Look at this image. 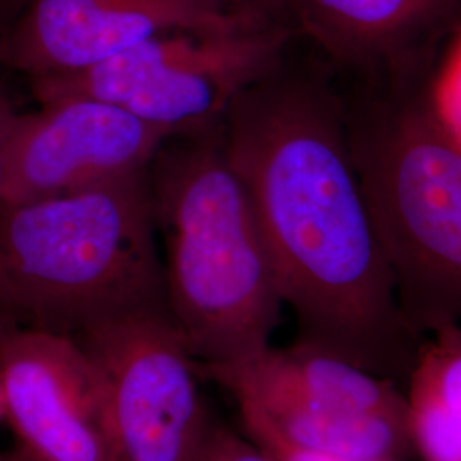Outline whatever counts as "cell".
<instances>
[{
	"label": "cell",
	"mask_w": 461,
	"mask_h": 461,
	"mask_svg": "<svg viewBox=\"0 0 461 461\" xmlns=\"http://www.w3.org/2000/svg\"><path fill=\"white\" fill-rule=\"evenodd\" d=\"M296 43L232 103L221 129L224 149L282 303L296 316L297 342L402 384L422 337L398 304L339 79L314 51L296 57Z\"/></svg>",
	"instance_id": "cell-1"
},
{
	"label": "cell",
	"mask_w": 461,
	"mask_h": 461,
	"mask_svg": "<svg viewBox=\"0 0 461 461\" xmlns=\"http://www.w3.org/2000/svg\"><path fill=\"white\" fill-rule=\"evenodd\" d=\"M347 137L407 323L461 325V139L436 76L339 79Z\"/></svg>",
	"instance_id": "cell-2"
},
{
	"label": "cell",
	"mask_w": 461,
	"mask_h": 461,
	"mask_svg": "<svg viewBox=\"0 0 461 461\" xmlns=\"http://www.w3.org/2000/svg\"><path fill=\"white\" fill-rule=\"evenodd\" d=\"M221 129L167 139L148 169L167 310L205 373L260 356L284 306Z\"/></svg>",
	"instance_id": "cell-3"
},
{
	"label": "cell",
	"mask_w": 461,
	"mask_h": 461,
	"mask_svg": "<svg viewBox=\"0 0 461 461\" xmlns=\"http://www.w3.org/2000/svg\"><path fill=\"white\" fill-rule=\"evenodd\" d=\"M156 236L148 171L0 205V262L24 325L76 335L118 314L167 310Z\"/></svg>",
	"instance_id": "cell-4"
},
{
	"label": "cell",
	"mask_w": 461,
	"mask_h": 461,
	"mask_svg": "<svg viewBox=\"0 0 461 461\" xmlns=\"http://www.w3.org/2000/svg\"><path fill=\"white\" fill-rule=\"evenodd\" d=\"M297 33L280 21L156 34L64 77L32 81L38 103L81 95L110 101L175 137L217 132L232 103L279 62Z\"/></svg>",
	"instance_id": "cell-5"
},
{
	"label": "cell",
	"mask_w": 461,
	"mask_h": 461,
	"mask_svg": "<svg viewBox=\"0 0 461 461\" xmlns=\"http://www.w3.org/2000/svg\"><path fill=\"white\" fill-rule=\"evenodd\" d=\"M74 337L96 369L116 461L197 460L214 420L169 312L118 314Z\"/></svg>",
	"instance_id": "cell-6"
},
{
	"label": "cell",
	"mask_w": 461,
	"mask_h": 461,
	"mask_svg": "<svg viewBox=\"0 0 461 461\" xmlns=\"http://www.w3.org/2000/svg\"><path fill=\"white\" fill-rule=\"evenodd\" d=\"M167 133L110 101L68 95L19 116L0 205L60 197L148 171Z\"/></svg>",
	"instance_id": "cell-7"
},
{
	"label": "cell",
	"mask_w": 461,
	"mask_h": 461,
	"mask_svg": "<svg viewBox=\"0 0 461 461\" xmlns=\"http://www.w3.org/2000/svg\"><path fill=\"white\" fill-rule=\"evenodd\" d=\"M2 413L30 461H116L96 369L74 335L0 331Z\"/></svg>",
	"instance_id": "cell-8"
},
{
	"label": "cell",
	"mask_w": 461,
	"mask_h": 461,
	"mask_svg": "<svg viewBox=\"0 0 461 461\" xmlns=\"http://www.w3.org/2000/svg\"><path fill=\"white\" fill-rule=\"evenodd\" d=\"M245 21L277 19L226 14L205 0H19L0 45V66L28 76L30 83L64 77L156 34Z\"/></svg>",
	"instance_id": "cell-9"
},
{
	"label": "cell",
	"mask_w": 461,
	"mask_h": 461,
	"mask_svg": "<svg viewBox=\"0 0 461 461\" xmlns=\"http://www.w3.org/2000/svg\"><path fill=\"white\" fill-rule=\"evenodd\" d=\"M299 41L337 79L436 76L461 32V0H285Z\"/></svg>",
	"instance_id": "cell-10"
},
{
	"label": "cell",
	"mask_w": 461,
	"mask_h": 461,
	"mask_svg": "<svg viewBox=\"0 0 461 461\" xmlns=\"http://www.w3.org/2000/svg\"><path fill=\"white\" fill-rule=\"evenodd\" d=\"M207 375L236 403L287 402L321 411L407 417L405 388L398 381L297 340L289 347L270 346L248 363Z\"/></svg>",
	"instance_id": "cell-11"
},
{
	"label": "cell",
	"mask_w": 461,
	"mask_h": 461,
	"mask_svg": "<svg viewBox=\"0 0 461 461\" xmlns=\"http://www.w3.org/2000/svg\"><path fill=\"white\" fill-rule=\"evenodd\" d=\"M243 430L267 432L296 449L350 461L415 458L407 417L310 409L287 402L238 403Z\"/></svg>",
	"instance_id": "cell-12"
},
{
	"label": "cell",
	"mask_w": 461,
	"mask_h": 461,
	"mask_svg": "<svg viewBox=\"0 0 461 461\" xmlns=\"http://www.w3.org/2000/svg\"><path fill=\"white\" fill-rule=\"evenodd\" d=\"M403 388L415 458L461 461V325L422 339Z\"/></svg>",
	"instance_id": "cell-13"
},
{
	"label": "cell",
	"mask_w": 461,
	"mask_h": 461,
	"mask_svg": "<svg viewBox=\"0 0 461 461\" xmlns=\"http://www.w3.org/2000/svg\"><path fill=\"white\" fill-rule=\"evenodd\" d=\"M195 461H276V458L247 434L214 420Z\"/></svg>",
	"instance_id": "cell-14"
},
{
	"label": "cell",
	"mask_w": 461,
	"mask_h": 461,
	"mask_svg": "<svg viewBox=\"0 0 461 461\" xmlns=\"http://www.w3.org/2000/svg\"><path fill=\"white\" fill-rule=\"evenodd\" d=\"M205 2L226 14L277 19L293 26L285 0H205Z\"/></svg>",
	"instance_id": "cell-15"
},
{
	"label": "cell",
	"mask_w": 461,
	"mask_h": 461,
	"mask_svg": "<svg viewBox=\"0 0 461 461\" xmlns=\"http://www.w3.org/2000/svg\"><path fill=\"white\" fill-rule=\"evenodd\" d=\"M248 438H251L257 445L265 447L276 461H350V460H339V458H330V456H323V455H314L310 451H303V449H296L293 446L285 445L284 441H280L277 438L267 434V432H260V430H245Z\"/></svg>",
	"instance_id": "cell-16"
},
{
	"label": "cell",
	"mask_w": 461,
	"mask_h": 461,
	"mask_svg": "<svg viewBox=\"0 0 461 461\" xmlns=\"http://www.w3.org/2000/svg\"><path fill=\"white\" fill-rule=\"evenodd\" d=\"M21 113H17L14 104L7 96L5 89L0 86V194L5 175V163H7V150L16 129L17 120Z\"/></svg>",
	"instance_id": "cell-17"
},
{
	"label": "cell",
	"mask_w": 461,
	"mask_h": 461,
	"mask_svg": "<svg viewBox=\"0 0 461 461\" xmlns=\"http://www.w3.org/2000/svg\"><path fill=\"white\" fill-rule=\"evenodd\" d=\"M19 325H24L23 312L19 308L11 280L7 277L4 265L0 262V331L19 327Z\"/></svg>",
	"instance_id": "cell-18"
},
{
	"label": "cell",
	"mask_w": 461,
	"mask_h": 461,
	"mask_svg": "<svg viewBox=\"0 0 461 461\" xmlns=\"http://www.w3.org/2000/svg\"><path fill=\"white\" fill-rule=\"evenodd\" d=\"M19 0H0V45L7 33V28L16 14Z\"/></svg>",
	"instance_id": "cell-19"
},
{
	"label": "cell",
	"mask_w": 461,
	"mask_h": 461,
	"mask_svg": "<svg viewBox=\"0 0 461 461\" xmlns=\"http://www.w3.org/2000/svg\"><path fill=\"white\" fill-rule=\"evenodd\" d=\"M0 461H30L19 449L9 451V453H0Z\"/></svg>",
	"instance_id": "cell-20"
},
{
	"label": "cell",
	"mask_w": 461,
	"mask_h": 461,
	"mask_svg": "<svg viewBox=\"0 0 461 461\" xmlns=\"http://www.w3.org/2000/svg\"><path fill=\"white\" fill-rule=\"evenodd\" d=\"M0 415H2V393H0Z\"/></svg>",
	"instance_id": "cell-21"
}]
</instances>
